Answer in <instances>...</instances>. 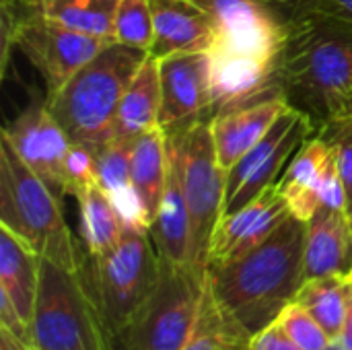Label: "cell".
<instances>
[{"label": "cell", "instance_id": "cell-1", "mask_svg": "<svg viewBox=\"0 0 352 350\" xmlns=\"http://www.w3.org/2000/svg\"><path fill=\"white\" fill-rule=\"evenodd\" d=\"M305 221L289 215L285 223L245 256L208 266L214 299L250 336L274 324L305 283Z\"/></svg>", "mask_w": 352, "mask_h": 350}, {"label": "cell", "instance_id": "cell-2", "mask_svg": "<svg viewBox=\"0 0 352 350\" xmlns=\"http://www.w3.org/2000/svg\"><path fill=\"white\" fill-rule=\"evenodd\" d=\"M276 87L320 128L342 120L352 99V27L291 14L276 64Z\"/></svg>", "mask_w": 352, "mask_h": 350}, {"label": "cell", "instance_id": "cell-3", "mask_svg": "<svg viewBox=\"0 0 352 350\" xmlns=\"http://www.w3.org/2000/svg\"><path fill=\"white\" fill-rule=\"evenodd\" d=\"M146 56L142 50L111 41L62 89L45 97L50 113L72 142L99 149L116 138L122 97Z\"/></svg>", "mask_w": 352, "mask_h": 350}, {"label": "cell", "instance_id": "cell-4", "mask_svg": "<svg viewBox=\"0 0 352 350\" xmlns=\"http://www.w3.org/2000/svg\"><path fill=\"white\" fill-rule=\"evenodd\" d=\"M0 225L39 258L70 270L85 260L60 208V196L33 173L6 138H0Z\"/></svg>", "mask_w": 352, "mask_h": 350}, {"label": "cell", "instance_id": "cell-5", "mask_svg": "<svg viewBox=\"0 0 352 350\" xmlns=\"http://www.w3.org/2000/svg\"><path fill=\"white\" fill-rule=\"evenodd\" d=\"M31 340L37 350H111L113 336L101 320L82 270L41 258Z\"/></svg>", "mask_w": 352, "mask_h": 350}, {"label": "cell", "instance_id": "cell-6", "mask_svg": "<svg viewBox=\"0 0 352 350\" xmlns=\"http://www.w3.org/2000/svg\"><path fill=\"white\" fill-rule=\"evenodd\" d=\"M85 281L109 334L120 338L159 283L161 258L151 233L126 229L99 256H87Z\"/></svg>", "mask_w": 352, "mask_h": 350}, {"label": "cell", "instance_id": "cell-7", "mask_svg": "<svg viewBox=\"0 0 352 350\" xmlns=\"http://www.w3.org/2000/svg\"><path fill=\"white\" fill-rule=\"evenodd\" d=\"M206 283V268L161 262L157 287L118 338L124 350H182L196 322Z\"/></svg>", "mask_w": 352, "mask_h": 350}, {"label": "cell", "instance_id": "cell-8", "mask_svg": "<svg viewBox=\"0 0 352 350\" xmlns=\"http://www.w3.org/2000/svg\"><path fill=\"white\" fill-rule=\"evenodd\" d=\"M210 118H200L186 130L169 136L177 149L182 184L190 212V264L208 270L212 233L225 215L227 171L221 167Z\"/></svg>", "mask_w": 352, "mask_h": 350}, {"label": "cell", "instance_id": "cell-9", "mask_svg": "<svg viewBox=\"0 0 352 350\" xmlns=\"http://www.w3.org/2000/svg\"><path fill=\"white\" fill-rule=\"evenodd\" d=\"M8 39L41 74L47 95L62 89L72 74L111 43V39L89 35L29 12H21L14 19Z\"/></svg>", "mask_w": 352, "mask_h": 350}, {"label": "cell", "instance_id": "cell-10", "mask_svg": "<svg viewBox=\"0 0 352 350\" xmlns=\"http://www.w3.org/2000/svg\"><path fill=\"white\" fill-rule=\"evenodd\" d=\"M316 128V122L305 111L291 105L266 136L227 171L225 215L241 208L266 188L278 184L287 161L314 136Z\"/></svg>", "mask_w": 352, "mask_h": 350}, {"label": "cell", "instance_id": "cell-11", "mask_svg": "<svg viewBox=\"0 0 352 350\" xmlns=\"http://www.w3.org/2000/svg\"><path fill=\"white\" fill-rule=\"evenodd\" d=\"M214 29L212 45L278 64L291 12L278 0H192Z\"/></svg>", "mask_w": 352, "mask_h": 350}, {"label": "cell", "instance_id": "cell-12", "mask_svg": "<svg viewBox=\"0 0 352 350\" xmlns=\"http://www.w3.org/2000/svg\"><path fill=\"white\" fill-rule=\"evenodd\" d=\"M159 126L173 136L200 118L212 116L208 52H184L159 60Z\"/></svg>", "mask_w": 352, "mask_h": 350}, {"label": "cell", "instance_id": "cell-13", "mask_svg": "<svg viewBox=\"0 0 352 350\" xmlns=\"http://www.w3.org/2000/svg\"><path fill=\"white\" fill-rule=\"evenodd\" d=\"M23 163L58 196L68 194L66 155L72 140L50 113L45 101H31L2 132Z\"/></svg>", "mask_w": 352, "mask_h": 350}, {"label": "cell", "instance_id": "cell-14", "mask_svg": "<svg viewBox=\"0 0 352 350\" xmlns=\"http://www.w3.org/2000/svg\"><path fill=\"white\" fill-rule=\"evenodd\" d=\"M291 215L278 184L266 188L241 208L223 215L219 221L208 254V266L233 262L260 243H264Z\"/></svg>", "mask_w": 352, "mask_h": 350}, {"label": "cell", "instance_id": "cell-15", "mask_svg": "<svg viewBox=\"0 0 352 350\" xmlns=\"http://www.w3.org/2000/svg\"><path fill=\"white\" fill-rule=\"evenodd\" d=\"M208 58L212 116L280 93L276 87V62L219 45L208 47Z\"/></svg>", "mask_w": 352, "mask_h": 350}, {"label": "cell", "instance_id": "cell-16", "mask_svg": "<svg viewBox=\"0 0 352 350\" xmlns=\"http://www.w3.org/2000/svg\"><path fill=\"white\" fill-rule=\"evenodd\" d=\"M289 107V99L283 93H276L266 99L214 113L210 118V130L221 167L229 171L266 136V132Z\"/></svg>", "mask_w": 352, "mask_h": 350}, {"label": "cell", "instance_id": "cell-17", "mask_svg": "<svg viewBox=\"0 0 352 350\" xmlns=\"http://www.w3.org/2000/svg\"><path fill=\"white\" fill-rule=\"evenodd\" d=\"M305 281L352 272V221L349 212L318 208L305 223Z\"/></svg>", "mask_w": 352, "mask_h": 350}, {"label": "cell", "instance_id": "cell-18", "mask_svg": "<svg viewBox=\"0 0 352 350\" xmlns=\"http://www.w3.org/2000/svg\"><path fill=\"white\" fill-rule=\"evenodd\" d=\"M155 41L148 56L161 60L184 52H208L214 29L208 14L192 0H151Z\"/></svg>", "mask_w": 352, "mask_h": 350}, {"label": "cell", "instance_id": "cell-19", "mask_svg": "<svg viewBox=\"0 0 352 350\" xmlns=\"http://www.w3.org/2000/svg\"><path fill=\"white\" fill-rule=\"evenodd\" d=\"M332 161L334 146L320 132L309 136L299 146L278 179V188L289 204L291 215L307 223L318 212L322 182Z\"/></svg>", "mask_w": 352, "mask_h": 350}, {"label": "cell", "instance_id": "cell-20", "mask_svg": "<svg viewBox=\"0 0 352 350\" xmlns=\"http://www.w3.org/2000/svg\"><path fill=\"white\" fill-rule=\"evenodd\" d=\"M148 233L161 262L190 264V239H192L190 212H188V202L182 184L179 157L171 138H169V179Z\"/></svg>", "mask_w": 352, "mask_h": 350}, {"label": "cell", "instance_id": "cell-21", "mask_svg": "<svg viewBox=\"0 0 352 350\" xmlns=\"http://www.w3.org/2000/svg\"><path fill=\"white\" fill-rule=\"evenodd\" d=\"M41 258L12 231L0 225V293H4L23 322L31 328Z\"/></svg>", "mask_w": 352, "mask_h": 350}, {"label": "cell", "instance_id": "cell-22", "mask_svg": "<svg viewBox=\"0 0 352 350\" xmlns=\"http://www.w3.org/2000/svg\"><path fill=\"white\" fill-rule=\"evenodd\" d=\"M130 175L151 221H155L169 179V136L161 126L132 138Z\"/></svg>", "mask_w": 352, "mask_h": 350}, {"label": "cell", "instance_id": "cell-23", "mask_svg": "<svg viewBox=\"0 0 352 350\" xmlns=\"http://www.w3.org/2000/svg\"><path fill=\"white\" fill-rule=\"evenodd\" d=\"M161 116V80L159 60L146 56L136 76L128 85L116 120V138L132 140L138 134L159 126Z\"/></svg>", "mask_w": 352, "mask_h": 350}, {"label": "cell", "instance_id": "cell-24", "mask_svg": "<svg viewBox=\"0 0 352 350\" xmlns=\"http://www.w3.org/2000/svg\"><path fill=\"white\" fill-rule=\"evenodd\" d=\"M118 4L120 0H21L23 12L111 41H116L113 23Z\"/></svg>", "mask_w": 352, "mask_h": 350}, {"label": "cell", "instance_id": "cell-25", "mask_svg": "<svg viewBox=\"0 0 352 350\" xmlns=\"http://www.w3.org/2000/svg\"><path fill=\"white\" fill-rule=\"evenodd\" d=\"M250 340L252 336L223 311L206 283L196 322L182 350H250Z\"/></svg>", "mask_w": 352, "mask_h": 350}, {"label": "cell", "instance_id": "cell-26", "mask_svg": "<svg viewBox=\"0 0 352 350\" xmlns=\"http://www.w3.org/2000/svg\"><path fill=\"white\" fill-rule=\"evenodd\" d=\"M74 198L78 200L80 235L87 248V256H99L113 248L124 235L126 227L109 196L101 190V186H89Z\"/></svg>", "mask_w": 352, "mask_h": 350}, {"label": "cell", "instance_id": "cell-27", "mask_svg": "<svg viewBox=\"0 0 352 350\" xmlns=\"http://www.w3.org/2000/svg\"><path fill=\"white\" fill-rule=\"evenodd\" d=\"M351 285L346 276H322L309 278L301 285L295 301L303 305L326 330V334L336 340L342 332L349 314Z\"/></svg>", "mask_w": 352, "mask_h": 350}, {"label": "cell", "instance_id": "cell-28", "mask_svg": "<svg viewBox=\"0 0 352 350\" xmlns=\"http://www.w3.org/2000/svg\"><path fill=\"white\" fill-rule=\"evenodd\" d=\"M116 41L151 52L155 41V21L151 0H120L113 23Z\"/></svg>", "mask_w": 352, "mask_h": 350}, {"label": "cell", "instance_id": "cell-29", "mask_svg": "<svg viewBox=\"0 0 352 350\" xmlns=\"http://www.w3.org/2000/svg\"><path fill=\"white\" fill-rule=\"evenodd\" d=\"M130 159L132 140L126 138H111L97 149V182L105 194L132 186Z\"/></svg>", "mask_w": 352, "mask_h": 350}, {"label": "cell", "instance_id": "cell-30", "mask_svg": "<svg viewBox=\"0 0 352 350\" xmlns=\"http://www.w3.org/2000/svg\"><path fill=\"white\" fill-rule=\"evenodd\" d=\"M276 324L289 334V338L303 350H324L332 338L320 326V322L297 301L289 303L278 316Z\"/></svg>", "mask_w": 352, "mask_h": 350}, {"label": "cell", "instance_id": "cell-31", "mask_svg": "<svg viewBox=\"0 0 352 350\" xmlns=\"http://www.w3.org/2000/svg\"><path fill=\"white\" fill-rule=\"evenodd\" d=\"M334 146L340 182L346 194V212L352 221V118H342L318 130Z\"/></svg>", "mask_w": 352, "mask_h": 350}, {"label": "cell", "instance_id": "cell-32", "mask_svg": "<svg viewBox=\"0 0 352 350\" xmlns=\"http://www.w3.org/2000/svg\"><path fill=\"white\" fill-rule=\"evenodd\" d=\"M66 184L68 194L76 196L89 186H99L97 182V149L72 142L66 155Z\"/></svg>", "mask_w": 352, "mask_h": 350}, {"label": "cell", "instance_id": "cell-33", "mask_svg": "<svg viewBox=\"0 0 352 350\" xmlns=\"http://www.w3.org/2000/svg\"><path fill=\"white\" fill-rule=\"evenodd\" d=\"M291 14H314L352 27V0H278Z\"/></svg>", "mask_w": 352, "mask_h": 350}, {"label": "cell", "instance_id": "cell-34", "mask_svg": "<svg viewBox=\"0 0 352 350\" xmlns=\"http://www.w3.org/2000/svg\"><path fill=\"white\" fill-rule=\"evenodd\" d=\"M250 350H303L299 344H295L289 334L274 322L252 336Z\"/></svg>", "mask_w": 352, "mask_h": 350}, {"label": "cell", "instance_id": "cell-35", "mask_svg": "<svg viewBox=\"0 0 352 350\" xmlns=\"http://www.w3.org/2000/svg\"><path fill=\"white\" fill-rule=\"evenodd\" d=\"M0 350H37L31 342L19 338L6 328H0Z\"/></svg>", "mask_w": 352, "mask_h": 350}, {"label": "cell", "instance_id": "cell-36", "mask_svg": "<svg viewBox=\"0 0 352 350\" xmlns=\"http://www.w3.org/2000/svg\"><path fill=\"white\" fill-rule=\"evenodd\" d=\"M342 342V347L346 350H352V289H351V299H349V314H346V320H344V326H342V332L340 336L336 338Z\"/></svg>", "mask_w": 352, "mask_h": 350}, {"label": "cell", "instance_id": "cell-37", "mask_svg": "<svg viewBox=\"0 0 352 350\" xmlns=\"http://www.w3.org/2000/svg\"><path fill=\"white\" fill-rule=\"evenodd\" d=\"M324 350H346V349L342 347V342H340V340H332V342H330V344H328Z\"/></svg>", "mask_w": 352, "mask_h": 350}, {"label": "cell", "instance_id": "cell-38", "mask_svg": "<svg viewBox=\"0 0 352 350\" xmlns=\"http://www.w3.org/2000/svg\"><path fill=\"white\" fill-rule=\"evenodd\" d=\"M346 118H352V99H351V105H349V113H346Z\"/></svg>", "mask_w": 352, "mask_h": 350}, {"label": "cell", "instance_id": "cell-39", "mask_svg": "<svg viewBox=\"0 0 352 350\" xmlns=\"http://www.w3.org/2000/svg\"><path fill=\"white\" fill-rule=\"evenodd\" d=\"M346 278H349V285H351V289H352V272L346 276Z\"/></svg>", "mask_w": 352, "mask_h": 350}]
</instances>
